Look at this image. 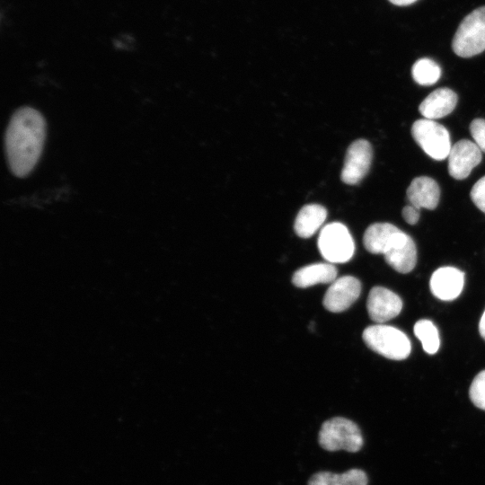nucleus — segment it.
Here are the masks:
<instances>
[{
    "label": "nucleus",
    "mask_w": 485,
    "mask_h": 485,
    "mask_svg": "<svg viewBox=\"0 0 485 485\" xmlns=\"http://www.w3.org/2000/svg\"><path fill=\"white\" fill-rule=\"evenodd\" d=\"M440 189L437 182L428 176L413 179L407 189L410 204L419 209H435L438 205Z\"/></svg>",
    "instance_id": "13"
},
{
    "label": "nucleus",
    "mask_w": 485,
    "mask_h": 485,
    "mask_svg": "<svg viewBox=\"0 0 485 485\" xmlns=\"http://www.w3.org/2000/svg\"><path fill=\"white\" fill-rule=\"evenodd\" d=\"M399 228L390 223H375L368 226L363 237L365 248L374 254H384L386 246Z\"/></svg>",
    "instance_id": "17"
},
{
    "label": "nucleus",
    "mask_w": 485,
    "mask_h": 485,
    "mask_svg": "<svg viewBox=\"0 0 485 485\" xmlns=\"http://www.w3.org/2000/svg\"><path fill=\"white\" fill-rule=\"evenodd\" d=\"M454 52L471 57L485 50V6L469 13L460 23L452 41Z\"/></svg>",
    "instance_id": "4"
},
{
    "label": "nucleus",
    "mask_w": 485,
    "mask_h": 485,
    "mask_svg": "<svg viewBox=\"0 0 485 485\" xmlns=\"http://www.w3.org/2000/svg\"><path fill=\"white\" fill-rule=\"evenodd\" d=\"M401 216L406 223L413 225L419 219L420 209L410 204L402 208Z\"/></svg>",
    "instance_id": "24"
},
{
    "label": "nucleus",
    "mask_w": 485,
    "mask_h": 485,
    "mask_svg": "<svg viewBox=\"0 0 485 485\" xmlns=\"http://www.w3.org/2000/svg\"><path fill=\"white\" fill-rule=\"evenodd\" d=\"M469 396L477 408L485 410V370L473 378L469 389Z\"/></svg>",
    "instance_id": "21"
},
{
    "label": "nucleus",
    "mask_w": 485,
    "mask_h": 485,
    "mask_svg": "<svg viewBox=\"0 0 485 485\" xmlns=\"http://www.w3.org/2000/svg\"><path fill=\"white\" fill-rule=\"evenodd\" d=\"M470 196L474 205L485 214V176L474 183Z\"/></svg>",
    "instance_id": "23"
},
{
    "label": "nucleus",
    "mask_w": 485,
    "mask_h": 485,
    "mask_svg": "<svg viewBox=\"0 0 485 485\" xmlns=\"http://www.w3.org/2000/svg\"><path fill=\"white\" fill-rule=\"evenodd\" d=\"M373 158L372 146L367 140L357 139L348 148L340 178L346 184L359 183L367 174Z\"/></svg>",
    "instance_id": "7"
},
{
    "label": "nucleus",
    "mask_w": 485,
    "mask_h": 485,
    "mask_svg": "<svg viewBox=\"0 0 485 485\" xmlns=\"http://www.w3.org/2000/svg\"><path fill=\"white\" fill-rule=\"evenodd\" d=\"M464 273L454 267H442L434 271L430 278L431 293L443 301L457 298L463 291Z\"/></svg>",
    "instance_id": "12"
},
{
    "label": "nucleus",
    "mask_w": 485,
    "mask_h": 485,
    "mask_svg": "<svg viewBox=\"0 0 485 485\" xmlns=\"http://www.w3.org/2000/svg\"><path fill=\"white\" fill-rule=\"evenodd\" d=\"M411 135L421 149L434 160L448 157L451 140L448 130L432 119H420L411 127Z\"/></svg>",
    "instance_id": "5"
},
{
    "label": "nucleus",
    "mask_w": 485,
    "mask_h": 485,
    "mask_svg": "<svg viewBox=\"0 0 485 485\" xmlns=\"http://www.w3.org/2000/svg\"><path fill=\"white\" fill-rule=\"evenodd\" d=\"M457 94L449 88H438L419 104V111L428 119H436L450 114L457 104Z\"/></svg>",
    "instance_id": "14"
},
{
    "label": "nucleus",
    "mask_w": 485,
    "mask_h": 485,
    "mask_svg": "<svg viewBox=\"0 0 485 485\" xmlns=\"http://www.w3.org/2000/svg\"><path fill=\"white\" fill-rule=\"evenodd\" d=\"M470 133L474 140V143L485 153V119H474L469 127Z\"/></svg>",
    "instance_id": "22"
},
{
    "label": "nucleus",
    "mask_w": 485,
    "mask_h": 485,
    "mask_svg": "<svg viewBox=\"0 0 485 485\" xmlns=\"http://www.w3.org/2000/svg\"><path fill=\"white\" fill-rule=\"evenodd\" d=\"M447 158L450 176L455 180H463L481 162L482 154L474 142L462 139L452 146Z\"/></svg>",
    "instance_id": "10"
},
{
    "label": "nucleus",
    "mask_w": 485,
    "mask_h": 485,
    "mask_svg": "<svg viewBox=\"0 0 485 485\" xmlns=\"http://www.w3.org/2000/svg\"><path fill=\"white\" fill-rule=\"evenodd\" d=\"M366 473L360 469H350L343 473L318 472L311 476L307 485H367Z\"/></svg>",
    "instance_id": "18"
},
{
    "label": "nucleus",
    "mask_w": 485,
    "mask_h": 485,
    "mask_svg": "<svg viewBox=\"0 0 485 485\" xmlns=\"http://www.w3.org/2000/svg\"><path fill=\"white\" fill-rule=\"evenodd\" d=\"M365 344L375 353L392 360H403L411 351L408 336L401 330L383 323L366 327L362 334Z\"/></svg>",
    "instance_id": "2"
},
{
    "label": "nucleus",
    "mask_w": 485,
    "mask_h": 485,
    "mask_svg": "<svg viewBox=\"0 0 485 485\" xmlns=\"http://www.w3.org/2000/svg\"><path fill=\"white\" fill-rule=\"evenodd\" d=\"M327 216L325 207L310 204L302 207L296 216L295 231L302 238L311 237L323 224Z\"/></svg>",
    "instance_id": "16"
},
{
    "label": "nucleus",
    "mask_w": 485,
    "mask_h": 485,
    "mask_svg": "<svg viewBox=\"0 0 485 485\" xmlns=\"http://www.w3.org/2000/svg\"><path fill=\"white\" fill-rule=\"evenodd\" d=\"M366 308L368 315L376 323H384L396 317L402 309L401 297L384 287L371 288Z\"/></svg>",
    "instance_id": "11"
},
{
    "label": "nucleus",
    "mask_w": 485,
    "mask_h": 485,
    "mask_svg": "<svg viewBox=\"0 0 485 485\" xmlns=\"http://www.w3.org/2000/svg\"><path fill=\"white\" fill-rule=\"evenodd\" d=\"M384 260L394 270L406 274L416 266L417 249L412 238L398 230L384 252Z\"/></svg>",
    "instance_id": "8"
},
{
    "label": "nucleus",
    "mask_w": 485,
    "mask_h": 485,
    "mask_svg": "<svg viewBox=\"0 0 485 485\" xmlns=\"http://www.w3.org/2000/svg\"><path fill=\"white\" fill-rule=\"evenodd\" d=\"M389 1L395 5L404 6V5L411 4L417 0H389Z\"/></svg>",
    "instance_id": "26"
},
{
    "label": "nucleus",
    "mask_w": 485,
    "mask_h": 485,
    "mask_svg": "<svg viewBox=\"0 0 485 485\" xmlns=\"http://www.w3.org/2000/svg\"><path fill=\"white\" fill-rule=\"evenodd\" d=\"M411 75L417 84L428 86L435 84L439 80L441 68L434 60L423 57L414 63Z\"/></svg>",
    "instance_id": "20"
},
{
    "label": "nucleus",
    "mask_w": 485,
    "mask_h": 485,
    "mask_svg": "<svg viewBox=\"0 0 485 485\" xmlns=\"http://www.w3.org/2000/svg\"><path fill=\"white\" fill-rule=\"evenodd\" d=\"M46 135L43 116L31 107H22L12 116L5 137V152L12 172L25 177L38 163Z\"/></svg>",
    "instance_id": "1"
},
{
    "label": "nucleus",
    "mask_w": 485,
    "mask_h": 485,
    "mask_svg": "<svg viewBox=\"0 0 485 485\" xmlns=\"http://www.w3.org/2000/svg\"><path fill=\"white\" fill-rule=\"evenodd\" d=\"M337 269L331 263H314L296 270L292 277V282L302 288L317 284H331L337 278Z\"/></svg>",
    "instance_id": "15"
},
{
    "label": "nucleus",
    "mask_w": 485,
    "mask_h": 485,
    "mask_svg": "<svg viewBox=\"0 0 485 485\" xmlns=\"http://www.w3.org/2000/svg\"><path fill=\"white\" fill-rule=\"evenodd\" d=\"M318 247L322 256L331 263L348 261L355 251L349 231L339 222L328 224L321 230Z\"/></svg>",
    "instance_id": "6"
},
{
    "label": "nucleus",
    "mask_w": 485,
    "mask_h": 485,
    "mask_svg": "<svg viewBox=\"0 0 485 485\" xmlns=\"http://www.w3.org/2000/svg\"><path fill=\"white\" fill-rule=\"evenodd\" d=\"M479 331L482 339L485 340V310L479 322Z\"/></svg>",
    "instance_id": "25"
},
{
    "label": "nucleus",
    "mask_w": 485,
    "mask_h": 485,
    "mask_svg": "<svg viewBox=\"0 0 485 485\" xmlns=\"http://www.w3.org/2000/svg\"><path fill=\"white\" fill-rule=\"evenodd\" d=\"M361 292L360 281L352 276L337 278L327 289L323 306L330 312L340 313L348 309Z\"/></svg>",
    "instance_id": "9"
},
{
    "label": "nucleus",
    "mask_w": 485,
    "mask_h": 485,
    "mask_svg": "<svg viewBox=\"0 0 485 485\" xmlns=\"http://www.w3.org/2000/svg\"><path fill=\"white\" fill-rule=\"evenodd\" d=\"M413 331L426 353L433 355L437 352L440 347V339L438 331L431 321L426 319L418 321Z\"/></svg>",
    "instance_id": "19"
},
{
    "label": "nucleus",
    "mask_w": 485,
    "mask_h": 485,
    "mask_svg": "<svg viewBox=\"0 0 485 485\" xmlns=\"http://www.w3.org/2000/svg\"><path fill=\"white\" fill-rule=\"evenodd\" d=\"M318 442L322 448L330 452L342 449L357 453L364 445L359 427L343 417H334L323 422L319 431Z\"/></svg>",
    "instance_id": "3"
}]
</instances>
